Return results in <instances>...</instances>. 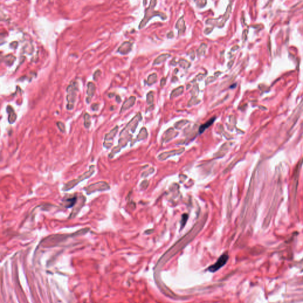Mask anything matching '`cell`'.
Returning <instances> with one entry per match:
<instances>
[{
  "label": "cell",
  "instance_id": "d6a6232c",
  "mask_svg": "<svg viewBox=\"0 0 303 303\" xmlns=\"http://www.w3.org/2000/svg\"><path fill=\"white\" fill-rule=\"evenodd\" d=\"M116 101L117 103H120L121 102V98H120L119 95H117L116 96Z\"/></svg>",
  "mask_w": 303,
  "mask_h": 303
},
{
  "label": "cell",
  "instance_id": "2e32d148",
  "mask_svg": "<svg viewBox=\"0 0 303 303\" xmlns=\"http://www.w3.org/2000/svg\"><path fill=\"white\" fill-rule=\"evenodd\" d=\"M216 117H213L211 119H210L209 121H207L206 123L202 124L199 127V133L200 134L203 133L207 128H209L211 125L213 124V123L216 120Z\"/></svg>",
  "mask_w": 303,
  "mask_h": 303
},
{
  "label": "cell",
  "instance_id": "484cf974",
  "mask_svg": "<svg viewBox=\"0 0 303 303\" xmlns=\"http://www.w3.org/2000/svg\"><path fill=\"white\" fill-rule=\"evenodd\" d=\"M56 125L58 126L59 130L62 132V133H65V126L64 124L63 123L61 122V121H58L56 123Z\"/></svg>",
  "mask_w": 303,
  "mask_h": 303
},
{
  "label": "cell",
  "instance_id": "ffe728a7",
  "mask_svg": "<svg viewBox=\"0 0 303 303\" xmlns=\"http://www.w3.org/2000/svg\"><path fill=\"white\" fill-rule=\"evenodd\" d=\"M15 59L16 58L15 56H12V55H9L4 57V62H5V63L7 65L11 66L14 63V62L15 60Z\"/></svg>",
  "mask_w": 303,
  "mask_h": 303
},
{
  "label": "cell",
  "instance_id": "4fadbf2b",
  "mask_svg": "<svg viewBox=\"0 0 303 303\" xmlns=\"http://www.w3.org/2000/svg\"><path fill=\"white\" fill-rule=\"evenodd\" d=\"M7 112L9 113V123L10 124L14 123L17 119V115L15 113L14 110L11 105H8L7 107Z\"/></svg>",
  "mask_w": 303,
  "mask_h": 303
},
{
  "label": "cell",
  "instance_id": "7c38bea8",
  "mask_svg": "<svg viewBox=\"0 0 303 303\" xmlns=\"http://www.w3.org/2000/svg\"><path fill=\"white\" fill-rule=\"evenodd\" d=\"M133 43L129 42H124L119 48L118 49L117 52L122 55H126L129 53L131 50V46Z\"/></svg>",
  "mask_w": 303,
  "mask_h": 303
},
{
  "label": "cell",
  "instance_id": "44dd1931",
  "mask_svg": "<svg viewBox=\"0 0 303 303\" xmlns=\"http://www.w3.org/2000/svg\"><path fill=\"white\" fill-rule=\"evenodd\" d=\"M84 118V126L87 128H88L91 126V117L88 113H85L83 116Z\"/></svg>",
  "mask_w": 303,
  "mask_h": 303
},
{
  "label": "cell",
  "instance_id": "277c9868",
  "mask_svg": "<svg viewBox=\"0 0 303 303\" xmlns=\"http://www.w3.org/2000/svg\"><path fill=\"white\" fill-rule=\"evenodd\" d=\"M94 172H95V166L91 165L90 167V169L88 171L84 172L82 175L78 176V178L71 180L70 181L68 182L67 183L65 184L62 188V191H68L70 189H73L74 187H75L76 186H77L79 183H80L82 181L91 177L94 174Z\"/></svg>",
  "mask_w": 303,
  "mask_h": 303
},
{
  "label": "cell",
  "instance_id": "7402d4cb",
  "mask_svg": "<svg viewBox=\"0 0 303 303\" xmlns=\"http://www.w3.org/2000/svg\"><path fill=\"white\" fill-rule=\"evenodd\" d=\"M206 47H207V45L205 43H202L201 45V46H199L197 50V54L199 56L205 55Z\"/></svg>",
  "mask_w": 303,
  "mask_h": 303
},
{
  "label": "cell",
  "instance_id": "ba28073f",
  "mask_svg": "<svg viewBox=\"0 0 303 303\" xmlns=\"http://www.w3.org/2000/svg\"><path fill=\"white\" fill-rule=\"evenodd\" d=\"M118 126H116L114 128H113L109 133H108L105 134V137H104V141L103 143V146L104 148H107V149H109L111 147V146H112L111 141H112V140H113L114 138L116 136L117 133L118 131Z\"/></svg>",
  "mask_w": 303,
  "mask_h": 303
},
{
  "label": "cell",
  "instance_id": "cb8c5ba5",
  "mask_svg": "<svg viewBox=\"0 0 303 303\" xmlns=\"http://www.w3.org/2000/svg\"><path fill=\"white\" fill-rule=\"evenodd\" d=\"M179 64L181 67H183L184 68H189L190 66V63H189L188 61L185 59H180L179 61Z\"/></svg>",
  "mask_w": 303,
  "mask_h": 303
},
{
  "label": "cell",
  "instance_id": "5bb4252c",
  "mask_svg": "<svg viewBox=\"0 0 303 303\" xmlns=\"http://www.w3.org/2000/svg\"><path fill=\"white\" fill-rule=\"evenodd\" d=\"M176 28L177 29H178L179 35H181V34H182L186 31V27L185 22H184V16L181 17L178 20V21L177 22L176 24Z\"/></svg>",
  "mask_w": 303,
  "mask_h": 303
},
{
  "label": "cell",
  "instance_id": "8fae6325",
  "mask_svg": "<svg viewBox=\"0 0 303 303\" xmlns=\"http://www.w3.org/2000/svg\"><path fill=\"white\" fill-rule=\"evenodd\" d=\"M136 101V97L134 96L130 97L127 100H126L123 104L121 107V110L120 111V113L121 114L123 112L125 111L126 110H128L130 108H131L132 106H133L134 104V103Z\"/></svg>",
  "mask_w": 303,
  "mask_h": 303
},
{
  "label": "cell",
  "instance_id": "d4e9b609",
  "mask_svg": "<svg viewBox=\"0 0 303 303\" xmlns=\"http://www.w3.org/2000/svg\"><path fill=\"white\" fill-rule=\"evenodd\" d=\"M147 103L149 105H151L153 103V93L152 91L147 95Z\"/></svg>",
  "mask_w": 303,
  "mask_h": 303
},
{
  "label": "cell",
  "instance_id": "4dcf8cb0",
  "mask_svg": "<svg viewBox=\"0 0 303 303\" xmlns=\"http://www.w3.org/2000/svg\"><path fill=\"white\" fill-rule=\"evenodd\" d=\"M212 30H213L212 28H207L204 30V33H205V34H209Z\"/></svg>",
  "mask_w": 303,
  "mask_h": 303
},
{
  "label": "cell",
  "instance_id": "e0dca14e",
  "mask_svg": "<svg viewBox=\"0 0 303 303\" xmlns=\"http://www.w3.org/2000/svg\"><path fill=\"white\" fill-rule=\"evenodd\" d=\"M171 56V55L170 54H168V53H166V54H162L161 55H160L159 56H158L157 58L155 60H154V62H153V65H158V64H160L162 62H163L164 61H165L168 58H169Z\"/></svg>",
  "mask_w": 303,
  "mask_h": 303
},
{
  "label": "cell",
  "instance_id": "6da1fadb",
  "mask_svg": "<svg viewBox=\"0 0 303 303\" xmlns=\"http://www.w3.org/2000/svg\"><path fill=\"white\" fill-rule=\"evenodd\" d=\"M141 120V116L140 113H138L136 116L133 117L131 120L127 124V126L121 131L120 134V139L118 140V145L113 148V149L108 155V158L111 159L118 152L120 151L122 148H124L129 140V138L131 137L130 134H128L129 130L134 132L136 128L139 121Z\"/></svg>",
  "mask_w": 303,
  "mask_h": 303
},
{
  "label": "cell",
  "instance_id": "ac0fdd59",
  "mask_svg": "<svg viewBox=\"0 0 303 303\" xmlns=\"http://www.w3.org/2000/svg\"><path fill=\"white\" fill-rule=\"evenodd\" d=\"M184 151V149H181L180 150H178V151H173L169 152H167L168 153H169V155L165 153H162L161 155H159V156L158 157V158H159L160 160H165L168 157H169L171 156H172L175 154H174V153H182Z\"/></svg>",
  "mask_w": 303,
  "mask_h": 303
},
{
  "label": "cell",
  "instance_id": "836d02e7",
  "mask_svg": "<svg viewBox=\"0 0 303 303\" xmlns=\"http://www.w3.org/2000/svg\"><path fill=\"white\" fill-rule=\"evenodd\" d=\"M115 107H116L115 106H112V107H111V108H110V110H111V111H113V108H114Z\"/></svg>",
  "mask_w": 303,
  "mask_h": 303
},
{
  "label": "cell",
  "instance_id": "4316f807",
  "mask_svg": "<svg viewBox=\"0 0 303 303\" xmlns=\"http://www.w3.org/2000/svg\"><path fill=\"white\" fill-rule=\"evenodd\" d=\"M188 216L187 214H184L182 216V221H181V228L182 227H184L186 224V223L187 222V220H188Z\"/></svg>",
  "mask_w": 303,
  "mask_h": 303
},
{
  "label": "cell",
  "instance_id": "52a82bcc",
  "mask_svg": "<svg viewBox=\"0 0 303 303\" xmlns=\"http://www.w3.org/2000/svg\"><path fill=\"white\" fill-rule=\"evenodd\" d=\"M228 259H229V256L227 254H224L222 255L214 264L210 266L209 268V271L211 272H214L218 271L220 268H222L227 263Z\"/></svg>",
  "mask_w": 303,
  "mask_h": 303
},
{
  "label": "cell",
  "instance_id": "d6986e66",
  "mask_svg": "<svg viewBox=\"0 0 303 303\" xmlns=\"http://www.w3.org/2000/svg\"><path fill=\"white\" fill-rule=\"evenodd\" d=\"M183 89H184V87L181 86V87L176 88L174 90H173L171 94V98H174V97H176L181 95L183 93Z\"/></svg>",
  "mask_w": 303,
  "mask_h": 303
},
{
  "label": "cell",
  "instance_id": "30bf717a",
  "mask_svg": "<svg viewBox=\"0 0 303 303\" xmlns=\"http://www.w3.org/2000/svg\"><path fill=\"white\" fill-rule=\"evenodd\" d=\"M95 90H96V87L95 84L93 82H89L87 84V97L86 98V101L88 104H89L91 102V99L95 93Z\"/></svg>",
  "mask_w": 303,
  "mask_h": 303
},
{
  "label": "cell",
  "instance_id": "9a60e30c",
  "mask_svg": "<svg viewBox=\"0 0 303 303\" xmlns=\"http://www.w3.org/2000/svg\"><path fill=\"white\" fill-rule=\"evenodd\" d=\"M231 11H232V4H230L227 8V10H226V12L224 13L223 17V19H222V20L221 21V22L219 23V27H222L224 26V24L226 22V21L229 19V16H230V14L231 13Z\"/></svg>",
  "mask_w": 303,
  "mask_h": 303
},
{
  "label": "cell",
  "instance_id": "3957f363",
  "mask_svg": "<svg viewBox=\"0 0 303 303\" xmlns=\"http://www.w3.org/2000/svg\"><path fill=\"white\" fill-rule=\"evenodd\" d=\"M78 91H79V86L78 82L76 81L70 82V84L68 85V87L66 88V93H67L66 108L68 110H72L73 108Z\"/></svg>",
  "mask_w": 303,
  "mask_h": 303
},
{
  "label": "cell",
  "instance_id": "1f68e13d",
  "mask_svg": "<svg viewBox=\"0 0 303 303\" xmlns=\"http://www.w3.org/2000/svg\"><path fill=\"white\" fill-rule=\"evenodd\" d=\"M166 83V78H162V80H161V87H163Z\"/></svg>",
  "mask_w": 303,
  "mask_h": 303
},
{
  "label": "cell",
  "instance_id": "603a6c76",
  "mask_svg": "<svg viewBox=\"0 0 303 303\" xmlns=\"http://www.w3.org/2000/svg\"><path fill=\"white\" fill-rule=\"evenodd\" d=\"M157 80V75L156 73H152L149 77H148V84L149 85H151L153 83H155Z\"/></svg>",
  "mask_w": 303,
  "mask_h": 303
},
{
  "label": "cell",
  "instance_id": "83f0119b",
  "mask_svg": "<svg viewBox=\"0 0 303 303\" xmlns=\"http://www.w3.org/2000/svg\"><path fill=\"white\" fill-rule=\"evenodd\" d=\"M199 103H200V101H197V100L196 98V97H192L191 100L189 101L188 103V106H191V105H194V104H198Z\"/></svg>",
  "mask_w": 303,
  "mask_h": 303
},
{
  "label": "cell",
  "instance_id": "8992f818",
  "mask_svg": "<svg viewBox=\"0 0 303 303\" xmlns=\"http://www.w3.org/2000/svg\"><path fill=\"white\" fill-rule=\"evenodd\" d=\"M85 201H86V198L83 195H81V196H78L77 203H76L75 206L73 207L72 211L70 213V215L68 217L69 219H73L77 216L78 213L81 210L82 208L84 206Z\"/></svg>",
  "mask_w": 303,
  "mask_h": 303
},
{
  "label": "cell",
  "instance_id": "5b68a950",
  "mask_svg": "<svg viewBox=\"0 0 303 303\" xmlns=\"http://www.w3.org/2000/svg\"><path fill=\"white\" fill-rule=\"evenodd\" d=\"M110 189V187L107 182L100 181L85 187L83 190L86 192L87 195H90L97 191H105L109 190Z\"/></svg>",
  "mask_w": 303,
  "mask_h": 303
},
{
  "label": "cell",
  "instance_id": "7a4b0ae2",
  "mask_svg": "<svg viewBox=\"0 0 303 303\" xmlns=\"http://www.w3.org/2000/svg\"><path fill=\"white\" fill-rule=\"evenodd\" d=\"M156 2H157L156 1H151L149 7L148 9H146L145 10V17L140 23L139 26V29H141L143 27H144L146 25V24L148 23V22L154 16H159L162 20H165L166 19L167 17L164 13L161 12H156L154 10V9L156 6Z\"/></svg>",
  "mask_w": 303,
  "mask_h": 303
},
{
  "label": "cell",
  "instance_id": "f546056e",
  "mask_svg": "<svg viewBox=\"0 0 303 303\" xmlns=\"http://www.w3.org/2000/svg\"><path fill=\"white\" fill-rule=\"evenodd\" d=\"M98 107H99V105L98 104H93V105H91V108L93 111L98 110Z\"/></svg>",
  "mask_w": 303,
  "mask_h": 303
},
{
  "label": "cell",
  "instance_id": "9c48e42d",
  "mask_svg": "<svg viewBox=\"0 0 303 303\" xmlns=\"http://www.w3.org/2000/svg\"><path fill=\"white\" fill-rule=\"evenodd\" d=\"M78 197L77 195L70 196V197H65L62 201V206L66 209H70L71 207H73L76 203H77Z\"/></svg>",
  "mask_w": 303,
  "mask_h": 303
},
{
  "label": "cell",
  "instance_id": "f1b7e54d",
  "mask_svg": "<svg viewBox=\"0 0 303 303\" xmlns=\"http://www.w3.org/2000/svg\"><path fill=\"white\" fill-rule=\"evenodd\" d=\"M101 71L100 70H97L94 73L93 75V80H95V81H97L99 78V77L101 75Z\"/></svg>",
  "mask_w": 303,
  "mask_h": 303
}]
</instances>
